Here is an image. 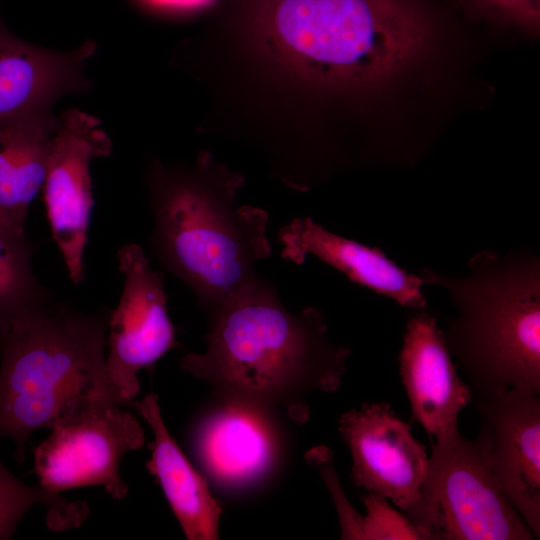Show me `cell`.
Wrapping results in <instances>:
<instances>
[{
  "instance_id": "1",
  "label": "cell",
  "mask_w": 540,
  "mask_h": 540,
  "mask_svg": "<svg viewBox=\"0 0 540 540\" xmlns=\"http://www.w3.org/2000/svg\"><path fill=\"white\" fill-rule=\"evenodd\" d=\"M204 353L181 357V369L207 382L223 400L270 413L283 410L306 422L310 392H335L346 372L349 348L333 343L321 311L287 309L275 288L259 277L208 313Z\"/></svg>"
},
{
  "instance_id": "2",
  "label": "cell",
  "mask_w": 540,
  "mask_h": 540,
  "mask_svg": "<svg viewBox=\"0 0 540 540\" xmlns=\"http://www.w3.org/2000/svg\"><path fill=\"white\" fill-rule=\"evenodd\" d=\"M253 22L280 68L336 92L389 80L421 55L432 29L421 0H258Z\"/></svg>"
},
{
  "instance_id": "3",
  "label": "cell",
  "mask_w": 540,
  "mask_h": 540,
  "mask_svg": "<svg viewBox=\"0 0 540 540\" xmlns=\"http://www.w3.org/2000/svg\"><path fill=\"white\" fill-rule=\"evenodd\" d=\"M241 182L206 157L192 170L152 174V251L207 314L252 285L256 263L271 255L268 213L235 206Z\"/></svg>"
},
{
  "instance_id": "4",
  "label": "cell",
  "mask_w": 540,
  "mask_h": 540,
  "mask_svg": "<svg viewBox=\"0 0 540 540\" xmlns=\"http://www.w3.org/2000/svg\"><path fill=\"white\" fill-rule=\"evenodd\" d=\"M107 320L51 301L0 341V438L22 461L31 434L105 403H125L106 369Z\"/></svg>"
},
{
  "instance_id": "5",
  "label": "cell",
  "mask_w": 540,
  "mask_h": 540,
  "mask_svg": "<svg viewBox=\"0 0 540 540\" xmlns=\"http://www.w3.org/2000/svg\"><path fill=\"white\" fill-rule=\"evenodd\" d=\"M418 275L444 289L456 316L443 331L472 399L523 388L540 393V259L528 250H482L462 276Z\"/></svg>"
},
{
  "instance_id": "6",
  "label": "cell",
  "mask_w": 540,
  "mask_h": 540,
  "mask_svg": "<svg viewBox=\"0 0 540 540\" xmlns=\"http://www.w3.org/2000/svg\"><path fill=\"white\" fill-rule=\"evenodd\" d=\"M412 523L425 540H533L492 472L488 448L459 429L434 438Z\"/></svg>"
},
{
  "instance_id": "7",
  "label": "cell",
  "mask_w": 540,
  "mask_h": 540,
  "mask_svg": "<svg viewBox=\"0 0 540 540\" xmlns=\"http://www.w3.org/2000/svg\"><path fill=\"white\" fill-rule=\"evenodd\" d=\"M34 449V472L40 487L65 490L102 486L113 499H122L128 486L120 462L129 451L141 449L144 430L124 405H99L50 428Z\"/></svg>"
},
{
  "instance_id": "8",
  "label": "cell",
  "mask_w": 540,
  "mask_h": 540,
  "mask_svg": "<svg viewBox=\"0 0 540 540\" xmlns=\"http://www.w3.org/2000/svg\"><path fill=\"white\" fill-rule=\"evenodd\" d=\"M111 152L112 142L93 115L70 109L58 117L41 191L52 237L76 285L85 279L84 252L93 208L90 165Z\"/></svg>"
},
{
  "instance_id": "9",
  "label": "cell",
  "mask_w": 540,
  "mask_h": 540,
  "mask_svg": "<svg viewBox=\"0 0 540 540\" xmlns=\"http://www.w3.org/2000/svg\"><path fill=\"white\" fill-rule=\"evenodd\" d=\"M117 261L124 284L119 303L107 320L106 369L112 386L130 406L140 390L139 371L177 343L162 273L152 268L135 243L123 245Z\"/></svg>"
},
{
  "instance_id": "10",
  "label": "cell",
  "mask_w": 540,
  "mask_h": 540,
  "mask_svg": "<svg viewBox=\"0 0 540 540\" xmlns=\"http://www.w3.org/2000/svg\"><path fill=\"white\" fill-rule=\"evenodd\" d=\"M338 431L351 457V479L390 500L411 522L417 512L429 456L410 424L386 402L344 412Z\"/></svg>"
},
{
  "instance_id": "11",
  "label": "cell",
  "mask_w": 540,
  "mask_h": 540,
  "mask_svg": "<svg viewBox=\"0 0 540 540\" xmlns=\"http://www.w3.org/2000/svg\"><path fill=\"white\" fill-rule=\"evenodd\" d=\"M494 477L534 534L540 536V399L513 388L472 399Z\"/></svg>"
},
{
  "instance_id": "12",
  "label": "cell",
  "mask_w": 540,
  "mask_h": 540,
  "mask_svg": "<svg viewBox=\"0 0 540 540\" xmlns=\"http://www.w3.org/2000/svg\"><path fill=\"white\" fill-rule=\"evenodd\" d=\"M398 360L412 421L430 438L458 429L471 389L457 374L435 316L425 309L408 317Z\"/></svg>"
},
{
  "instance_id": "13",
  "label": "cell",
  "mask_w": 540,
  "mask_h": 540,
  "mask_svg": "<svg viewBox=\"0 0 540 540\" xmlns=\"http://www.w3.org/2000/svg\"><path fill=\"white\" fill-rule=\"evenodd\" d=\"M281 257L296 265L312 255L342 272L351 282L392 299L402 307L425 309L424 282L408 273L377 247L337 235L310 217L295 218L277 233Z\"/></svg>"
},
{
  "instance_id": "14",
  "label": "cell",
  "mask_w": 540,
  "mask_h": 540,
  "mask_svg": "<svg viewBox=\"0 0 540 540\" xmlns=\"http://www.w3.org/2000/svg\"><path fill=\"white\" fill-rule=\"evenodd\" d=\"M96 48L92 40L67 51L43 48L0 22V121L52 109L65 95L86 90L84 69Z\"/></svg>"
},
{
  "instance_id": "15",
  "label": "cell",
  "mask_w": 540,
  "mask_h": 540,
  "mask_svg": "<svg viewBox=\"0 0 540 540\" xmlns=\"http://www.w3.org/2000/svg\"><path fill=\"white\" fill-rule=\"evenodd\" d=\"M269 414L254 406L223 400L193 432L196 456L219 484L244 487L264 477L278 455Z\"/></svg>"
},
{
  "instance_id": "16",
  "label": "cell",
  "mask_w": 540,
  "mask_h": 540,
  "mask_svg": "<svg viewBox=\"0 0 540 540\" xmlns=\"http://www.w3.org/2000/svg\"><path fill=\"white\" fill-rule=\"evenodd\" d=\"M133 407L149 424L154 440L146 462L189 540L218 539L222 507L212 496L205 478L192 466L170 435L161 415L158 396L147 394Z\"/></svg>"
},
{
  "instance_id": "17",
  "label": "cell",
  "mask_w": 540,
  "mask_h": 540,
  "mask_svg": "<svg viewBox=\"0 0 540 540\" xmlns=\"http://www.w3.org/2000/svg\"><path fill=\"white\" fill-rule=\"evenodd\" d=\"M58 117L39 110L0 121V220L26 229L42 190Z\"/></svg>"
},
{
  "instance_id": "18",
  "label": "cell",
  "mask_w": 540,
  "mask_h": 540,
  "mask_svg": "<svg viewBox=\"0 0 540 540\" xmlns=\"http://www.w3.org/2000/svg\"><path fill=\"white\" fill-rule=\"evenodd\" d=\"M25 229L0 220V341L29 313L51 301L32 268Z\"/></svg>"
},
{
  "instance_id": "19",
  "label": "cell",
  "mask_w": 540,
  "mask_h": 540,
  "mask_svg": "<svg viewBox=\"0 0 540 540\" xmlns=\"http://www.w3.org/2000/svg\"><path fill=\"white\" fill-rule=\"evenodd\" d=\"M34 505L46 509V524L52 531L80 526L89 515L83 501L68 500L61 493L32 487L16 478L0 460V540L10 539L25 513Z\"/></svg>"
},
{
  "instance_id": "20",
  "label": "cell",
  "mask_w": 540,
  "mask_h": 540,
  "mask_svg": "<svg viewBox=\"0 0 540 540\" xmlns=\"http://www.w3.org/2000/svg\"><path fill=\"white\" fill-rule=\"evenodd\" d=\"M366 514L363 516V540H425L418 528L377 493L362 495Z\"/></svg>"
},
{
  "instance_id": "21",
  "label": "cell",
  "mask_w": 540,
  "mask_h": 540,
  "mask_svg": "<svg viewBox=\"0 0 540 540\" xmlns=\"http://www.w3.org/2000/svg\"><path fill=\"white\" fill-rule=\"evenodd\" d=\"M306 458L319 471L332 495L339 518L341 539L363 540V516L352 507L341 489L330 449L315 447L307 453Z\"/></svg>"
},
{
  "instance_id": "22",
  "label": "cell",
  "mask_w": 540,
  "mask_h": 540,
  "mask_svg": "<svg viewBox=\"0 0 540 540\" xmlns=\"http://www.w3.org/2000/svg\"><path fill=\"white\" fill-rule=\"evenodd\" d=\"M520 27L536 30L540 23V0H475Z\"/></svg>"
},
{
  "instance_id": "23",
  "label": "cell",
  "mask_w": 540,
  "mask_h": 540,
  "mask_svg": "<svg viewBox=\"0 0 540 540\" xmlns=\"http://www.w3.org/2000/svg\"><path fill=\"white\" fill-rule=\"evenodd\" d=\"M146 2L169 9H194L209 4L212 0H145Z\"/></svg>"
}]
</instances>
